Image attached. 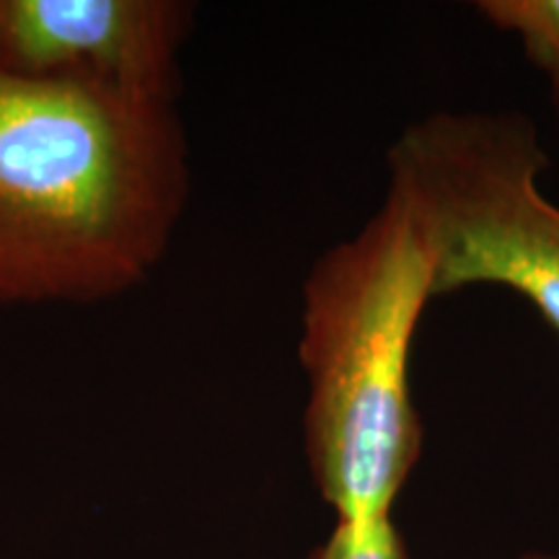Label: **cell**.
Instances as JSON below:
<instances>
[{
    "mask_svg": "<svg viewBox=\"0 0 559 559\" xmlns=\"http://www.w3.org/2000/svg\"><path fill=\"white\" fill-rule=\"evenodd\" d=\"M187 200L174 104L0 73V306L128 293L164 260Z\"/></svg>",
    "mask_w": 559,
    "mask_h": 559,
    "instance_id": "cell-1",
    "label": "cell"
},
{
    "mask_svg": "<svg viewBox=\"0 0 559 559\" xmlns=\"http://www.w3.org/2000/svg\"><path fill=\"white\" fill-rule=\"evenodd\" d=\"M432 285L430 234L394 181L366 226L324 251L306 277L304 443L337 521L391 515L423 453L409 358L419 319L436 300Z\"/></svg>",
    "mask_w": 559,
    "mask_h": 559,
    "instance_id": "cell-2",
    "label": "cell"
},
{
    "mask_svg": "<svg viewBox=\"0 0 559 559\" xmlns=\"http://www.w3.org/2000/svg\"><path fill=\"white\" fill-rule=\"evenodd\" d=\"M389 181L409 194L436 251V298L500 285L526 298L559 337V205L523 111H430L389 148Z\"/></svg>",
    "mask_w": 559,
    "mask_h": 559,
    "instance_id": "cell-3",
    "label": "cell"
},
{
    "mask_svg": "<svg viewBox=\"0 0 559 559\" xmlns=\"http://www.w3.org/2000/svg\"><path fill=\"white\" fill-rule=\"evenodd\" d=\"M181 0H0V73L174 104Z\"/></svg>",
    "mask_w": 559,
    "mask_h": 559,
    "instance_id": "cell-4",
    "label": "cell"
},
{
    "mask_svg": "<svg viewBox=\"0 0 559 559\" xmlns=\"http://www.w3.org/2000/svg\"><path fill=\"white\" fill-rule=\"evenodd\" d=\"M474 11L521 41L523 55L549 83V102L559 120V0H479Z\"/></svg>",
    "mask_w": 559,
    "mask_h": 559,
    "instance_id": "cell-5",
    "label": "cell"
},
{
    "mask_svg": "<svg viewBox=\"0 0 559 559\" xmlns=\"http://www.w3.org/2000/svg\"><path fill=\"white\" fill-rule=\"evenodd\" d=\"M306 559H409L394 515L337 521L332 534Z\"/></svg>",
    "mask_w": 559,
    "mask_h": 559,
    "instance_id": "cell-6",
    "label": "cell"
},
{
    "mask_svg": "<svg viewBox=\"0 0 559 559\" xmlns=\"http://www.w3.org/2000/svg\"><path fill=\"white\" fill-rule=\"evenodd\" d=\"M519 559H559V555H547V551H528V555H521Z\"/></svg>",
    "mask_w": 559,
    "mask_h": 559,
    "instance_id": "cell-7",
    "label": "cell"
}]
</instances>
